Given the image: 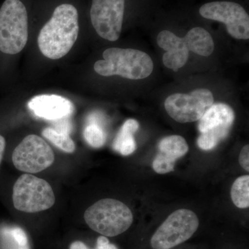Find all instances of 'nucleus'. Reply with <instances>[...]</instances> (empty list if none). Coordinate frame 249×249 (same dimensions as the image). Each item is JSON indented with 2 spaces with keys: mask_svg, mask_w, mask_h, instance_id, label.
I'll return each instance as SVG.
<instances>
[{
  "mask_svg": "<svg viewBox=\"0 0 249 249\" xmlns=\"http://www.w3.org/2000/svg\"><path fill=\"white\" fill-rule=\"evenodd\" d=\"M79 33L78 11L70 4L60 5L52 18L41 29L37 45L41 53L52 60H58L70 52Z\"/></svg>",
  "mask_w": 249,
  "mask_h": 249,
  "instance_id": "1",
  "label": "nucleus"
},
{
  "mask_svg": "<svg viewBox=\"0 0 249 249\" xmlns=\"http://www.w3.org/2000/svg\"><path fill=\"white\" fill-rule=\"evenodd\" d=\"M239 163L247 172L249 171V145H245L241 150L239 157Z\"/></svg>",
  "mask_w": 249,
  "mask_h": 249,
  "instance_id": "22",
  "label": "nucleus"
},
{
  "mask_svg": "<svg viewBox=\"0 0 249 249\" xmlns=\"http://www.w3.org/2000/svg\"><path fill=\"white\" fill-rule=\"evenodd\" d=\"M84 137L85 141L90 146L94 148H99L106 143L107 135L102 126L89 123V124L85 127Z\"/></svg>",
  "mask_w": 249,
  "mask_h": 249,
  "instance_id": "19",
  "label": "nucleus"
},
{
  "mask_svg": "<svg viewBox=\"0 0 249 249\" xmlns=\"http://www.w3.org/2000/svg\"><path fill=\"white\" fill-rule=\"evenodd\" d=\"M5 147H6V141L2 136L0 135V164L4 157Z\"/></svg>",
  "mask_w": 249,
  "mask_h": 249,
  "instance_id": "24",
  "label": "nucleus"
},
{
  "mask_svg": "<svg viewBox=\"0 0 249 249\" xmlns=\"http://www.w3.org/2000/svg\"><path fill=\"white\" fill-rule=\"evenodd\" d=\"M188 51L201 56L208 57L213 53L214 42L212 36L206 29L195 27L183 37Z\"/></svg>",
  "mask_w": 249,
  "mask_h": 249,
  "instance_id": "13",
  "label": "nucleus"
},
{
  "mask_svg": "<svg viewBox=\"0 0 249 249\" xmlns=\"http://www.w3.org/2000/svg\"><path fill=\"white\" fill-rule=\"evenodd\" d=\"M28 14L20 0H6L0 9V52L15 55L27 43Z\"/></svg>",
  "mask_w": 249,
  "mask_h": 249,
  "instance_id": "4",
  "label": "nucleus"
},
{
  "mask_svg": "<svg viewBox=\"0 0 249 249\" xmlns=\"http://www.w3.org/2000/svg\"><path fill=\"white\" fill-rule=\"evenodd\" d=\"M214 98L209 89H198L186 93H174L165 100V110L181 124L199 121L212 105Z\"/></svg>",
  "mask_w": 249,
  "mask_h": 249,
  "instance_id": "9",
  "label": "nucleus"
},
{
  "mask_svg": "<svg viewBox=\"0 0 249 249\" xmlns=\"http://www.w3.org/2000/svg\"><path fill=\"white\" fill-rule=\"evenodd\" d=\"M157 44L167 52L186 48L183 38L178 37L169 31H162L157 36Z\"/></svg>",
  "mask_w": 249,
  "mask_h": 249,
  "instance_id": "20",
  "label": "nucleus"
},
{
  "mask_svg": "<svg viewBox=\"0 0 249 249\" xmlns=\"http://www.w3.org/2000/svg\"><path fill=\"white\" fill-rule=\"evenodd\" d=\"M199 14L206 19L224 23L228 33L237 40L249 39V16L245 9L231 1H213L203 5Z\"/></svg>",
  "mask_w": 249,
  "mask_h": 249,
  "instance_id": "10",
  "label": "nucleus"
},
{
  "mask_svg": "<svg viewBox=\"0 0 249 249\" xmlns=\"http://www.w3.org/2000/svg\"><path fill=\"white\" fill-rule=\"evenodd\" d=\"M231 196L233 204L240 209L249 206V176L244 175L235 180L232 184Z\"/></svg>",
  "mask_w": 249,
  "mask_h": 249,
  "instance_id": "16",
  "label": "nucleus"
},
{
  "mask_svg": "<svg viewBox=\"0 0 249 249\" xmlns=\"http://www.w3.org/2000/svg\"><path fill=\"white\" fill-rule=\"evenodd\" d=\"M84 219L94 231L107 237H114L130 227L133 215L130 209L121 201L103 199L85 211Z\"/></svg>",
  "mask_w": 249,
  "mask_h": 249,
  "instance_id": "3",
  "label": "nucleus"
},
{
  "mask_svg": "<svg viewBox=\"0 0 249 249\" xmlns=\"http://www.w3.org/2000/svg\"><path fill=\"white\" fill-rule=\"evenodd\" d=\"M28 107L36 116L49 121L65 119L74 111L73 103L55 94H42L31 98Z\"/></svg>",
  "mask_w": 249,
  "mask_h": 249,
  "instance_id": "12",
  "label": "nucleus"
},
{
  "mask_svg": "<svg viewBox=\"0 0 249 249\" xmlns=\"http://www.w3.org/2000/svg\"><path fill=\"white\" fill-rule=\"evenodd\" d=\"M12 235L15 241L21 248L29 249L28 247V237L27 234L21 228H14L12 230Z\"/></svg>",
  "mask_w": 249,
  "mask_h": 249,
  "instance_id": "21",
  "label": "nucleus"
},
{
  "mask_svg": "<svg viewBox=\"0 0 249 249\" xmlns=\"http://www.w3.org/2000/svg\"><path fill=\"white\" fill-rule=\"evenodd\" d=\"M139 127L138 121L134 119L126 121L113 142L114 150L124 156L133 153L137 147L133 134L138 130Z\"/></svg>",
  "mask_w": 249,
  "mask_h": 249,
  "instance_id": "14",
  "label": "nucleus"
},
{
  "mask_svg": "<svg viewBox=\"0 0 249 249\" xmlns=\"http://www.w3.org/2000/svg\"><path fill=\"white\" fill-rule=\"evenodd\" d=\"M103 60L94 64V70L103 76H120L141 80L151 74L153 61L145 52L133 49L109 48L103 53Z\"/></svg>",
  "mask_w": 249,
  "mask_h": 249,
  "instance_id": "2",
  "label": "nucleus"
},
{
  "mask_svg": "<svg viewBox=\"0 0 249 249\" xmlns=\"http://www.w3.org/2000/svg\"><path fill=\"white\" fill-rule=\"evenodd\" d=\"M96 249H118L115 245L110 244L109 240L105 236H100L97 240Z\"/></svg>",
  "mask_w": 249,
  "mask_h": 249,
  "instance_id": "23",
  "label": "nucleus"
},
{
  "mask_svg": "<svg viewBox=\"0 0 249 249\" xmlns=\"http://www.w3.org/2000/svg\"><path fill=\"white\" fill-rule=\"evenodd\" d=\"M55 156L52 147L43 139L35 134L24 138L12 155L15 167L28 173L43 171L53 164Z\"/></svg>",
  "mask_w": 249,
  "mask_h": 249,
  "instance_id": "8",
  "label": "nucleus"
},
{
  "mask_svg": "<svg viewBox=\"0 0 249 249\" xmlns=\"http://www.w3.org/2000/svg\"><path fill=\"white\" fill-rule=\"evenodd\" d=\"M158 147L160 150L159 153L174 163L188 151V145L186 140L178 135L169 136L162 139Z\"/></svg>",
  "mask_w": 249,
  "mask_h": 249,
  "instance_id": "15",
  "label": "nucleus"
},
{
  "mask_svg": "<svg viewBox=\"0 0 249 249\" xmlns=\"http://www.w3.org/2000/svg\"><path fill=\"white\" fill-rule=\"evenodd\" d=\"M199 219L194 212L179 209L170 214L150 241L153 249H170L189 240L197 230Z\"/></svg>",
  "mask_w": 249,
  "mask_h": 249,
  "instance_id": "6",
  "label": "nucleus"
},
{
  "mask_svg": "<svg viewBox=\"0 0 249 249\" xmlns=\"http://www.w3.org/2000/svg\"><path fill=\"white\" fill-rule=\"evenodd\" d=\"M189 56V51L187 48L169 51L163 54V62L167 68L178 71V69L186 65Z\"/></svg>",
  "mask_w": 249,
  "mask_h": 249,
  "instance_id": "18",
  "label": "nucleus"
},
{
  "mask_svg": "<svg viewBox=\"0 0 249 249\" xmlns=\"http://www.w3.org/2000/svg\"><path fill=\"white\" fill-rule=\"evenodd\" d=\"M70 249H89L87 247V245L83 242L80 241H76V242H73L70 246Z\"/></svg>",
  "mask_w": 249,
  "mask_h": 249,
  "instance_id": "25",
  "label": "nucleus"
},
{
  "mask_svg": "<svg viewBox=\"0 0 249 249\" xmlns=\"http://www.w3.org/2000/svg\"><path fill=\"white\" fill-rule=\"evenodd\" d=\"M42 136L48 139L54 145L58 147L62 151L67 153H72L75 151L76 146L74 142L69 134L59 132L52 127H47L42 131Z\"/></svg>",
  "mask_w": 249,
  "mask_h": 249,
  "instance_id": "17",
  "label": "nucleus"
},
{
  "mask_svg": "<svg viewBox=\"0 0 249 249\" xmlns=\"http://www.w3.org/2000/svg\"><path fill=\"white\" fill-rule=\"evenodd\" d=\"M235 121V113L225 103L212 105L199 119L198 129L201 132L197 145L203 150H213L227 138Z\"/></svg>",
  "mask_w": 249,
  "mask_h": 249,
  "instance_id": "7",
  "label": "nucleus"
},
{
  "mask_svg": "<svg viewBox=\"0 0 249 249\" xmlns=\"http://www.w3.org/2000/svg\"><path fill=\"white\" fill-rule=\"evenodd\" d=\"M124 11V0H92L90 17L100 37L114 42L120 37Z\"/></svg>",
  "mask_w": 249,
  "mask_h": 249,
  "instance_id": "11",
  "label": "nucleus"
},
{
  "mask_svg": "<svg viewBox=\"0 0 249 249\" xmlns=\"http://www.w3.org/2000/svg\"><path fill=\"white\" fill-rule=\"evenodd\" d=\"M12 198L14 207L28 213L48 210L55 202L50 184L29 174H24L18 178L13 188Z\"/></svg>",
  "mask_w": 249,
  "mask_h": 249,
  "instance_id": "5",
  "label": "nucleus"
}]
</instances>
